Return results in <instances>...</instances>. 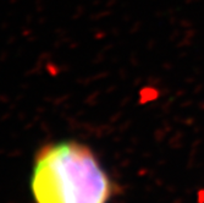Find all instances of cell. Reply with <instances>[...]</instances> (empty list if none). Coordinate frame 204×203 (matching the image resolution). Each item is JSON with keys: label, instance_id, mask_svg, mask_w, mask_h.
<instances>
[{"label": "cell", "instance_id": "cell-1", "mask_svg": "<svg viewBox=\"0 0 204 203\" xmlns=\"http://www.w3.org/2000/svg\"><path fill=\"white\" fill-rule=\"evenodd\" d=\"M31 186L36 203H108L111 195L110 180L93 152L74 141L38 150Z\"/></svg>", "mask_w": 204, "mask_h": 203}]
</instances>
